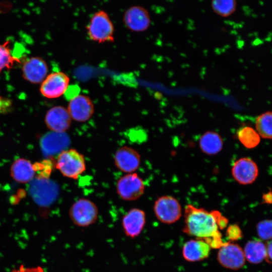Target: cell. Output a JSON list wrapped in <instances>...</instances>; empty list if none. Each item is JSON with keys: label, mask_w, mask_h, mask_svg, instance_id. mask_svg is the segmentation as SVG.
<instances>
[{"label": "cell", "mask_w": 272, "mask_h": 272, "mask_svg": "<svg viewBox=\"0 0 272 272\" xmlns=\"http://www.w3.org/2000/svg\"><path fill=\"white\" fill-rule=\"evenodd\" d=\"M228 219L217 210L208 211L205 209L187 205L184 213L185 234L207 242L211 248L219 249L225 244L220 230L227 227Z\"/></svg>", "instance_id": "6da1fadb"}, {"label": "cell", "mask_w": 272, "mask_h": 272, "mask_svg": "<svg viewBox=\"0 0 272 272\" xmlns=\"http://www.w3.org/2000/svg\"><path fill=\"white\" fill-rule=\"evenodd\" d=\"M90 39L98 42H113L114 27L107 13L100 10L95 12L86 27Z\"/></svg>", "instance_id": "7a4b0ae2"}, {"label": "cell", "mask_w": 272, "mask_h": 272, "mask_svg": "<svg viewBox=\"0 0 272 272\" xmlns=\"http://www.w3.org/2000/svg\"><path fill=\"white\" fill-rule=\"evenodd\" d=\"M56 167L63 176L77 179L86 170L85 159L74 149L65 150L58 155Z\"/></svg>", "instance_id": "3957f363"}, {"label": "cell", "mask_w": 272, "mask_h": 272, "mask_svg": "<svg viewBox=\"0 0 272 272\" xmlns=\"http://www.w3.org/2000/svg\"><path fill=\"white\" fill-rule=\"evenodd\" d=\"M98 215L96 204L85 198H81L74 202L69 211V216L72 223L81 228L88 227L95 223Z\"/></svg>", "instance_id": "277c9868"}, {"label": "cell", "mask_w": 272, "mask_h": 272, "mask_svg": "<svg viewBox=\"0 0 272 272\" xmlns=\"http://www.w3.org/2000/svg\"><path fill=\"white\" fill-rule=\"evenodd\" d=\"M29 192L37 205L41 207H47L56 199L58 189L55 184L52 181L40 177L31 181Z\"/></svg>", "instance_id": "5b68a950"}, {"label": "cell", "mask_w": 272, "mask_h": 272, "mask_svg": "<svg viewBox=\"0 0 272 272\" xmlns=\"http://www.w3.org/2000/svg\"><path fill=\"white\" fill-rule=\"evenodd\" d=\"M153 209L156 218L164 224L174 223L182 215V208L179 202L170 195L159 197L154 203Z\"/></svg>", "instance_id": "8992f818"}, {"label": "cell", "mask_w": 272, "mask_h": 272, "mask_svg": "<svg viewBox=\"0 0 272 272\" xmlns=\"http://www.w3.org/2000/svg\"><path fill=\"white\" fill-rule=\"evenodd\" d=\"M217 261L223 267L231 270H238L245 263L243 249L237 243L226 242L218 249Z\"/></svg>", "instance_id": "52a82bcc"}, {"label": "cell", "mask_w": 272, "mask_h": 272, "mask_svg": "<svg viewBox=\"0 0 272 272\" xmlns=\"http://www.w3.org/2000/svg\"><path fill=\"white\" fill-rule=\"evenodd\" d=\"M144 182L136 173L124 175L118 180L116 183L117 193L124 200L138 199L144 194Z\"/></svg>", "instance_id": "ba28073f"}, {"label": "cell", "mask_w": 272, "mask_h": 272, "mask_svg": "<svg viewBox=\"0 0 272 272\" xmlns=\"http://www.w3.org/2000/svg\"><path fill=\"white\" fill-rule=\"evenodd\" d=\"M70 78L62 72L48 75L41 83L40 91L47 98H56L64 95L69 86Z\"/></svg>", "instance_id": "9c48e42d"}, {"label": "cell", "mask_w": 272, "mask_h": 272, "mask_svg": "<svg viewBox=\"0 0 272 272\" xmlns=\"http://www.w3.org/2000/svg\"><path fill=\"white\" fill-rule=\"evenodd\" d=\"M232 175L239 184L248 185L256 179L258 168L256 163L251 159L241 158L234 162L232 168Z\"/></svg>", "instance_id": "30bf717a"}, {"label": "cell", "mask_w": 272, "mask_h": 272, "mask_svg": "<svg viewBox=\"0 0 272 272\" xmlns=\"http://www.w3.org/2000/svg\"><path fill=\"white\" fill-rule=\"evenodd\" d=\"M146 222L145 212L139 208H132L122 217L121 226L125 236L133 239L141 234L145 226Z\"/></svg>", "instance_id": "8fae6325"}, {"label": "cell", "mask_w": 272, "mask_h": 272, "mask_svg": "<svg viewBox=\"0 0 272 272\" xmlns=\"http://www.w3.org/2000/svg\"><path fill=\"white\" fill-rule=\"evenodd\" d=\"M123 22L130 30L140 32L149 27L151 18L148 10L140 6H134L126 10L123 16Z\"/></svg>", "instance_id": "7c38bea8"}, {"label": "cell", "mask_w": 272, "mask_h": 272, "mask_svg": "<svg viewBox=\"0 0 272 272\" xmlns=\"http://www.w3.org/2000/svg\"><path fill=\"white\" fill-rule=\"evenodd\" d=\"M67 109L72 119L82 122L88 120L92 116L94 106L90 97L80 94L69 101Z\"/></svg>", "instance_id": "4fadbf2b"}, {"label": "cell", "mask_w": 272, "mask_h": 272, "mask_svg": "<svg viewBox=\"0 0 272 272\" xmlns=\"http://www.w3.org/2000/svg\"><path fill=\"white\" fill-rule=\"evenodd\" d=\"M45 122L51 131L63 133L70 128L72 118L67 108L56 106L48 110L45 115Z\"/></svg>", "instance_id": "5bb4252c"}, {"label": "cell", "mask_w": 272, "mask_h": 272, "mask_svg": "<svg viewBox=\"0 0 272 272\" xmlns=\"http://www.w3.org/2000/svg\"><path fill=\"white\" fill-rule=\"evenodd\" d=\"M116 167L120 171L127 173H133L140 165L141 156L134 149L123 146L115 152L114 157Z\"/></svg>", "instance_id": "9a60e30c"}, {"label": "cell", "mask_w": 272, "mask_h": 272, "mask_svg": "<svg viewBox=\"0 0 272 272\" xmlns=\"http://www.w3.org/2000/svg\"><path fill=\"white\" fill-rule=\"evenodd\" d=\"M48 72L47 64L42 58L32 57L25 61L22 67L23 76L33 84L42 83Z\"/></svg>", "instance_id": "2e32d148"}, {"label": "cell", "mask_w": 272, "mask_h": 272, "mask_svg": "<svg viewBox=\"0 0 272 272\" xmlns=\"http://www.w3.org/2000/svg\"><path fill=\"white\" fill-rule=\"evenodd\" d=\"M211 247L205 241L200 239H190L183 245L182 254L187 261L194 262L208 258Z\"/></svg>", "instance_id": "e0dca14e"}, {"label": "cell", "mask_w": 272, "mask_h": 272, "mask_svg": "<svg viewBox=\"0 0 272 272\" xmlns=\"http://www.w3.org/2000/svg\"><path fill=\"white\" fill-rule=\"evenodd\" d=\"M51 131L44 135L40 140V147L45 156L60 154L69 145V139L64 134Z\"/></svg>", "instance_id": "ac0fdd59"}, {"label": "cell", "mask_w": 272, "mask_h": 272, "mask_svg": "<svg viewBox=\"0 0 272 272\" xmlns=\"http://www.w3.org/2000/svg\"><path fill=\"white\" fill-rule=\"evenodd\" d=\"M245 259L249 262L258 264L266 257V244L260 240L255 239L248 241L243 249Z\"/></svg>", "instance_id": "d6986e66"}, {"label": "cell", "mask_w": 272, "mask_h": 272, "mask_svg": "<svg viewBox=\"0 0 272 272\" xmlns=\"http://www.w3.org/2000/svg\"><path fill=\"white\" fill-rule=\"evenodd\" d=\"M199 145L203 153L213 155L218 154L221 151L223 142L218 133L208 131L204 133L200 138Z\"/></svg>", "instance_id": "ffe728a7"}, {"label": "cell", "mask_w": 272, "mask_h": 272, "mask_svg": "<svg viewBox=\"0 0 272 272\" xmlns=\"http://www.w3.org/2000/svg\"><path fill=\"white\" fill-rule=\"evenodd\" d=\"M11 174L17 181L28 182L33 179L35 175V169L29 161L19 159L12 166Z\"/></svg>", "instance_id": "44dd1931"}, {"label": "cell", "mask_w": 272, "mask_h": 272, "mask_svg": "<svg viewBox=\"0 0 272 272\" xmlns=\"http://www.w3.org/2000/svg\"><path fill=\"white\" fill-rule=\"evenodd\" d=\"M237 137L243 146L247 149H253L258 145L260 137L257 131L250 126H244L237 131Z\"/></svg>", "instance_id": "7402d4cb"}, {"label": "cell", "mask_w": 272, "mask_h": 272, "mask_svg": "<svg viewBox=\"0 0 272 272\" xmlns=\"http://www.w3.org/2000/svg\"><path fill=\"white\" fill-rule=\"evenodd\" d=\"M255 128L260 137L272 140V111L264 112L257 117Z\"/></svg>", "instance_id": "603a6c76"}, {"label": "cell", "mask_w": 272, "mask_h": 272, "mask_svg": "<svg viewBox=\"0 0 272 272\" xmlns=\"http://www.w3.org/2000/svg\"><path fill=\"white\" fill-rule=\"evenodd\" d=\"M213 11L223 17L230 16L234 13L237 3L234 0H214L211 4Z\"/></svg>", "instance_id": "cb8c5ba5"}, {"label": "cell", "mask_w": 272, "mask_h": 272, "mask_svg": "<svg viewBox=\"0 0 272 272\" xmlns=\"http://www.w3.org/2000/svg\"><path fill=\"white\" fill-rule=\"evenodd\" d=\"M10 41L0 43V71L5 69H11L16 62H20V59L14 56L10 48Z\"/></svg>", "instance_id": "d4e9b609"}, {"label": "cell", "mask_w": 272, "mask_h": 272, "mask_svg": "<svg viewBox=\"0 0 272 272\" xmlns=\"http://www.w3.org/2000/svg\"><path fill=\"white\" fill-rule=\"evenodd\" d=\"M258 237L262 240L272 239V220H265L258 222L256 225Z\"/></svg>", "instance_id": "484cf974"}, {"label": "cell", "mask_w": 272, "mask_h": 272, "mask_svg": "<svg viewBox=\"0 0 272 272\" xmlns=\"http://www.w3.org/2000/svg\"><path fill=\"white\" fill-rule=\"evenodd\" d=\"M226 236L229 242H233L241 239L243 233L240 227L237 224H234L227 227Z\"/></svg>", "instance_id": "4316f807"}, {"label": "cell", "mask_w": 272, "mask_h": 272, "mask_svg": "<svg viewBox=\"0 0 272 272\" xmlns=\"http://www.w3.org/2000/svg\"><path fill=\"white\" fill-rule=\"evenodd\" d=\"M81 91L80 88L77 85H69L64 95L65 98L70 101L71 99L78 96Z\"/></svg>", "instance_id": "83f0119b"}, {"label": "cell", "mask_w": 272, "mask_h": 272, "mask_svg": "<svg viewBox=\"0 0 272 272\" xmlns=\"http://www.w3.org/2000/svg\"><path fill=\"white\" fill-rule=\"evenodd\" d=\"M11 272H44V269L40 266L33 267H27L22 265L18 268L12 270Z\"/></svg>", "instance_id": "f1b7e54d"}, {"label": "cell", "mask_w": 272, "mask_h": 272, "mask_svg": "<svg viewBox=\"0 0 272 272\" xmlns=\"http://www.w3.org/2000/svg\"><path fill=\"white\" fill-rule=\"evenodd\" d=\"M12 105V102L9 99L0 96V113L7 110Z\"/></svg>", "instance_id": "f546056e"}, {"label": "cell", "mask_w": 272, "mask_h": 272, "mask_svg": "<svg viewBox=\"0 0 272 272\" xmlns=\"http://www.w3.org/2000/svg\"><path fill=\"white\" fill-rule=\"evenodd\" d=\"M266 257L265 260L269 263H272V240L266 244Z\"/></svg>", "instance_id": "4dcf8cb0"}]
</instances>
